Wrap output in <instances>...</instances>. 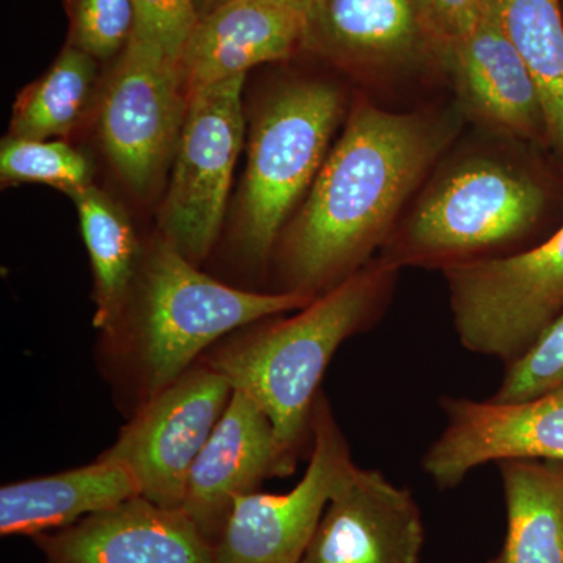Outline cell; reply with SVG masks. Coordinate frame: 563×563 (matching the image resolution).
<instances>
[{
    "label": "cell",
    "mask_w": 563,
    "mask_h": 563,
    "mask_svg": "<svg viewBox=\"0 0 563 563\" xmlns=\"http://www.w3.org/2000/svg\"><path fill=\"white\" fill-rule=\"evenodd\" d=\"M465 124L455 101L391 110L368 95L355 99L274 247L277 292L313 301L376 258Z\"/></svg>",
    "instance_id": "1"
},
{
    "label": "cell",
    "mask_w": 563,
    "mask_h": 563,
    "mask_svg": "<svg viewBox=\"0 0 563 563\" xmlns=\"http://www.w3.org/2000/svg\"><path fill=\"white\" fill-rule=\"evenodd\" d=\"M461 136L422 181L380 261L443 273L536 244L554 198L532 158L539 147L479 129Z\"/></svg>",
    "instance_id": "2"
},
{
    "label": "cell",
    "mask_w": 563,
    "mask_h": 563,
    "mask_svg": "<svg viewBox=\"0 0 563 563\" xmlns=\"http://www.w3.org/2000/svg\"><path fill=\"white\" fill-rule=\"evenodd\" d=\"M309 302L295 292L242 290L213 279L162 235L144 251L120 320L101 333L96 358L131 417L225 336Z\"/></svg>",
    "instance_id": "3"
},
{
    "label": "cell",
    "mask_w": 563,
    "mask_h": 563,
    "mask_svg": "<svg viewBox=\"0 0 563 563\" xmlns=\"http://www.w3.org/2000/svg\"><path fill=\"white\" fill-rule=\"evenodd\" d=\"M401 269L373 258L361 272L291 317L266 318L222 339L201 361L233 390L246 393L273 421L292 457L312 446L322 377L344 342L383 320Z\"/></svg>",
    "instance_id": "4"
},
{
    "label": "cell",
    "mask_w": 563,
    "mask_h": 563,
    "mask_svg": "<svg viewBox=\"0 0 563 563\" xmlns=\"http://www.w3.org/2000/svg\"><path fill=\"white\" fill-rule=\"evenodd\" d=\"M346 96L332 81L282 85L262 107L251 132L236 243L244 258L263 266L292 209L309 192L346 114Z\"/></svg>",
    "instance_id": "5"
},
{
    "label": "cell",
    "mask_w": 563,
    "mask_h": 563,
    "mask_svg": "<svg viewBox=\"0 0 563 563\" xmlns=\"http://www.w3.org/2000/svg\"><path fill=\"white\" fill-rule=\"evenodd\" d=\"M301 49L383 96L450 85V44L431 0H312Z\"/></svg>",
    "instance_id": "6"
},
{
    "label": "cell",
    "mask_w": 563,
    "mask_h": 563,
    "mask_svg": "<svg viewBox=\"0 0 563 563\" xmlns=\"http://www.w3.org/2000/svg\"><path fill=\"white\" fill-rule=\"evenodd\" d=\"M442 274L459 342L510 365L563 313V224L528 250Z\"/></svg>",
    "instance_id": "7"
},
{
    "label": "cell",
    "mask_w": 563,
    "mask_h": 563,
    "mask_svg": "<svg viewBox=\"0 0 563 563\" xmlns=\"http://www.w3.org/2000/svg\"><path fill=\"white\" fill-rule=\"evenodd\" d=\"M190 95L179 60L133 35L99 103L103 152L133 192L150 195L176 154Z\"/></svg>",
    "instance_id": "8"
},
{
    "label": "cell",
    "mask_w": 563,
    "mask_h": 563,
    "mask_svg": "<svg viewBox=\"0 0 563 563\" xmlns=\"http://www.w3.org/2000/svg\"><path fill=\"white\" fill-rule=\"evenodd\" d=\"M244 80L232 77L190 95L161 224L162 235L195 265L210 254L220 233L243 146Z\"/></svg>",
    "instance_id": "9"
},
{
    "label": "cell",
    "mask_w": 563,
    "mask_h": 563,
    "mask_svg": "<svg viewBox=\"0 0 563 563\" xmlns=\"http://www.w3.org/2000/svg\"><path fill=\"white\" fill-rule=\"evenodd\" d=\"M220 373L198 362L129 417L99 457L135 476L141 498L180 510L192 465L232 398Z\"/></svg>",
    "instance_id": "10"
},
{
    "label": "cell",
    "mask_w": 563,
    "mask_h": 563,
    "mask_svg": "<svg viewBox=\"0 0 563 563\" xmlns=\"http://www.w3.org/2000/svg\"><path fill=\"white\" fill-rule=\"evenodd\" d=\"M355 463L331 402L320 393L313 407L309 466L287 493L240 496L220 539L214 563H299L325 507Z\"/></svg>",
    "instance_id": "11"
},
{
    "label": "cell",
    "mask_w": 563,
    "mask_h": 563,
    "mask_svg": "<svg viewBox=\"0 0 563 563\" xmlns=\"http://www.w3.org/2000/svg\"><path fill=\"white\" fill-rule=\"evenodd\" d=\"M440 407L446 422L421 462L440 490L487 463L563 462V385L525 401L443 396Z\"/></svg>",
    "instance_id": "12"
},
{
    "label": "cell",
    "mask_w": 563,
    "mask_h": 563,
    "mask_svg": "<svg viewBox=\"0 0 563 563\" xmlns=\"http://www.w3.org/2000/svg\"><path fill=\"white\" fill-rule=\"evenodd\" d=\"M265 410L233 390L221 420L192 465L180 510L211 544L218 542L240 496L296 470Z\"/></svg>",
    "instance_id": "13"
},
{
    "label": "cell",
    "mask_w": 563,
    "mask_h": 563,
    "mask_svg": "<svg viewBox=\"0 0 563 563\" xmlns=\"http://www.w3.org/2000/svg\"><path fill=\"white\" fill-rule=\"evenodd\" d=\"M448 81L466 124L533 147H547L542 98L528 66L490 11L450 46Z\"/></svg>",
    "instance_id": "14"
},
{
    "label": "cell",
    "mask_w": 563,
    "mask_h": 563,
    "mask_svg": "<svg viewBox=\"0 0 563 563\" xmlns=\"http://www.w3.org/2000/svg\"><path fill=\"white\" fill-rule=\"evenodd\" d=\"M424 523L413 493L355 465L299 563H420Z\"/></svg>",
    "instance_id": "15"
},
{
    "label": "cell",
    "mask_w": 563,
    "mask_h": 563,
    "mask_svg": "<svg viewBox=\"0 0 563 563\" xmlns=\"http://www.w3.org/2000/svg\"><path fill=\"white\" fill-rule=\"evenodd\" d=\"M46 563H214L213 544L181 510L136 496L35 537Z\"/></svg>",
    "instance_id": "16"
},
{
    "label": "cell",
    "mask_w": 563,
    "mask_h": 563,
    "mask_svg": "<svg viewBox=\"0 0 563 563\" xmlns=\"http://www.w3.org/2000/svg\"><path fill=\"white\" fill-rule=\"evenodd\" d=\"M303 14L268 0H224L202 14L179 57L188 95L301 49Z\"/></svg>",
    "instance_id": "17"
},
{
    "label": "cell",
    "mask_w": 563,
    "mask_h": 563,
    "mask_svg": "<svg viewBox=\"0 0 563 563\" xmlns=\"http://www.w3.org/2000/svg\"><path fill=\"white\" fill-rule=\"evenodd\" d=\"M136 496L140 487L135 476L121 463L98 457L68 472L2 485L0 533L35 539Z\"/></svg>",
    "instance_id": "18"
},
{
    "label": "cell",
    "mask_w": 563,
    "mask_h": 563,
    "mask_svg": "<svg viewBox=\"0 0 563 563\" xmlns=\"http://www.w3.org/2000/svg\"><path fill=\"white\" fill-rule=\"evenodd\" d=\"M507 531L488 563H563V462L498 463Z\"/></svg>",
    "instance_id": "19"
},
{
    "label": "cell",
    "mask_w": 563,
    "mask_h": 563,
    "mask_svg": "<svg viewBox=\"0 0 563 563\" xmlns=\"http://www.w3.org/2000/svg\"><path fill=\"white\" fill-rule=\"evenodd\" d=\"M69 198L76 203L90 255L96 303L92 322L99 332H109L128 302L144 251L131 218L109 195L88 185L70 192Z\"/></svg>",
    "instance_id": "20"
},
{
    "label": "cell",
    "mask_w": 563,
    "mask_h": 563,
    "mask_svg": "<svg viewBox=\"0 0 563 563\" xmlns=\"http://www.w3.org/2000/svg\"><path fill=\"white\" fill-rule=\"evenodd\" d=\"M514 44L542 98L548 151L563 174L562 0H483Z\"/></svg>",
    "instance_id": "21"
},
{
    "label": "cell",
    "mask_w": 563,
    "mask_h": 563,
    "mask_svg": "<svg viewBox=\"0 0 563 563\" xmlns=\"http://www.w3.org/2000/svg\"><path fill=\"white\" fill-rule=\"evenodd\" d=\"M98 60L66 44L49 69L18 96L11 136L51 140L74 131L95 87Z\"/></svg>",
    "instance_id": "22"
},
{
    "label": "cell",
    "mask_w": 563,
    "mask_h": 563,
    "mask_svg": "<svg viewBox=\"0 0 563 563\" xmlns=\"http://www.w3.org/2000/svg\"><path fill=\"white\" fill-rule=\"evenodd\" d=\"M90 161L63 141L5 136L0 144L2 185L36 181L66 195L91 185Z\"/></svg>",
    "instance_id": "23"
},
{
    "label": "cell",
    "mask_w": 563,
    "mask_h": 563,
    "mask_svg": "<svg viewBox=\"0 0 563 563\" xmlns=\"http://www.w3.org/2000/svg\"><path fill=\"white\" fill-rule=\"evenodd\" d=\"M69 46L98 62L111 60L131 43L136 29L133 0H63Z\"/></svg>",
    "instance_id": "24"
},
{
    "label": "cell",
    "mask_w": 563,
    "mask_h": 563,
    "mask_svg": "<svg viewBox=\"0 0 563 563\" xmlns=\"http://www.w3.org/2000/svg\"><path fill=\"white\" fill-rule=\"evenodd\" d=\"M563 385V313L520 358L506 366L493 399L525 401Z\"/></svg>",
    "instance_id": "25"
},
{
    "label": "cell",
    "mask_w": 563,
    "mask_h": 563,
    "mask_svg": "<svg viewBox=\"0 0 563 563\" xmlns=\"http://www.w3.org/2000/svg\"><path fill=\"white\" fill-rule=\"evenodd\" d=\"M135 35L162 47L179 60L181 49L199 20L196 0H133Z\"/></svg>",
    "instance_id": "26"
},
{
    "label": "cell",
    "mask_w": 563,
    "mask_h": 563,
    "mask_svg": "<svg viewBox=\"0 0 563 563\" xmlns=\"http://www.w3.org/2000/svg\"><path fill=\"white\" fill-rule=\"evenodd\" d=\"M433 13L439 21L448 44L462 38L479 20L483 0H431Z\"/></svg>",
    "instance_id": "27"
},
{
    "label": "cell",
    "mask_w": 563,
    "mask_h": 563,
    "mask_svg": "<svg viewBox=\"0 0 563 563\" xmlns=\"http://www.w3.org/2000/svg\"><path fill=\"white\" fill-rule=\"evenodd\" d=\"M268 2L276 3V5L284 7V9L298 11V13L306 14L312 0H268Z\"/></svg>",
    "instance_id": "28"
},
{
    "label": "cell",
    "mask_w": 563,
    "mask_h": 563,
    "mask_svg": "<svg viewBox=\"0 0 563 563\" xmlns=\"http://www.w3.org/2000/svg\"><path fill=\"white\" fill-rule=\"evenodd\" d=\"M224 0H196V7H198L199 18L202 14L209 13L210 10H213L214 7L220 5Z\"/></svg>",
    "instance_id": "29"
}]
</instances>
